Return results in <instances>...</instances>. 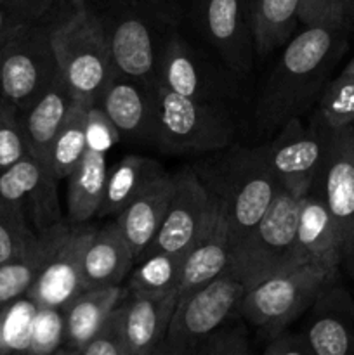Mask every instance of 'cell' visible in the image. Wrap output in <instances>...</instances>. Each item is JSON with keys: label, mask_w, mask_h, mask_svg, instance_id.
Returning <instances> with one entry per match:
<instances>
[{"label": "cell", "mask_w": 354, "mask_h": 355, "mask_svg": "<svg viewBox=\"0 0 354 355\" xmlns=\"http://www.w3.org/2000/svg\"><path fill=\"white\" fill-rule=\"evenodd\" d=\"M347 26L311 24L285 44L257 99L255 123L260 135H274L290 118H302L316 106L347 51Z\"/></svg>", "instance_id": "obj_1"}, {"label": "cell", "mask_w": 354, "mask_h": 355, "mask_svg": "<svg viewBox=\"0 0 354 355\" xmlns=\"http://www.w3.org/2000/svg\"><path fill=\"white\" fill-rule=\"evenodd\" d=\"M106 33L115 75L151 83L160 54L191 14V0H85Z\"/></svg>", "instance_id": "obj_2"}, {"label": "cell", "mask_w": 354, "mask_h": 355, "mask_svg": "<svg viewBox=\"0 0 354 355\" xmlns=\"http://www.w3.org/2000/svg\"><path fill=\"white\" fill-rule=\"evenodd\" d=\"M189 166L224 207L233 252L259 224L281 189L267 162L266 144H229L200 155Z\"/></svg>", "instance_id": "obj_3"}, {"label": "cell", "mask_w": 354, "mask_h": 355, "mask_svg": "<svg viewBox=\"0 0 354 355\" xmlns=\"http://www.w3.org/2000/svg\"><path fill=\"white\" fill-rule=\"evenodd\" d=\"M51 40L59 73L73 97L89 106L99 104L115 68L106 33L97 17L87 7H73L56 21Z\"/></svg>", "instance_id": "obj_4"}, {"label": "cell", "mask_w": 354, "mask_h": 355, "mask_svg": "<svg viewBox=\"0 0 354 355\" xmlns=\"http://www.w3.org/2000/svg\"><path fill=\"white\" fill-rule=\"evenodd\" d=\"M302 198L283 187L259 224L231 252L228 269L246 290L278 272L302 266L297 253V224Z\"/></svg>", "instance_id": "obj_5"}, {"label": "cell", "mask_w": 354, "mask_h": 355, "mask_svg": "<svg viewBox=\"0 0 354 355\" xmlns=\"http://www.w3.org/2000/svg\"><path fill=\"white\" fill-rule=\"evenodd\" d=\"M158 123V149L167 155H207L233 144L235 125L228 110L191 99L151 82Z\"/></svg>", "instance_id": "obj_6"}, {"label": "cell", "mask_w": 354, "mask_h": 355, "mask_svg": "<svg viewBox=\"0 0 354 355\" xmlns=\"http://www.w3.org/2000/svg\"><path fill=\"white\" fill-rule=\"evenodd\" d=\"M339 276L312 263L292 267L248 288L238 312L267 340L305 314L323 288Z\"/></svg>", "instance_id": "obj_7"}, {"label": "cell", "mask_w": 354, "mask_h": 355, "mask_svg": "<svg viewBox=\"0 0 354 355\" xmlns=\"http://www.w3.org/2000/svg\"><path fill=\"white\" fill-rule=\"evenodd\" d=\"M56 23L24 24L0 45V97L26 110L59 75L51 30Z\"/></svg>", "instance_id": "obj_8"}, {"label": "cell", "mask_w": 354, "mask_h": 355, "mask_svg": "<svg viewBox=\"0 0 354 355\" xmlns=\"http://www.w3.org/2000/svg\"><path fill=\"white\" fill-rule=\"evenodd\" d=\"M246 286L228 272L179 295L176 312L160 355H193L194 349L235 315L242 304Z\"/></svg>", "instance_id": "obj_9"}, {"label": "cell", "mask_w": 354, "mask_h": 355, "mask_svg": "<svg viewBox=\"0 0 354 355\" xmlns=\"http://www.w3.org/2000/svg\"><path fill=\"white\" fill-rule=\"evenodd\" d=\"M332 134L314 114L305 125L294 116L266 142L267 162L285 191L304 198L321 173Z\"/></svg>", "instance_id": "obj_10"}, {"label": "cell", "mask_w": 354, "mask_h": 355, "mask_svg": "<svg viewBox=\"0 0 354 355\" xmlns=\"http://www.w3.org/2000/svg\"><path fill=\"white\" fill-rule=\"evenodd\" d=\"M231 68H219L180 33L172 35L160 54L156 78L174 92L226 107L236 94Z\"/></svg>", "instance_id": "obj_11"}, {"label": "cell", "mask_w": 354, "mask_h": 355, "mask_svg": "<svg viewBox=\"0 0 354 355\" xmlns=\"http://www.w3.org/2000/svg\"><path fill=\"white\" fill-rule=\"evenodd\" d=\"M174 175L176 189L162 227L139 260L162 252H187L217 215L219 201L208 193L191 166H186Z\"/></svg>", "instance_id": "obj_12"}, {"label": "cell", "mask_w": 354, "mask_h": 355, "mask_svg": "<svg viewBox=\"0 0 354 355\" xmlns=\"http://www.w3.org/2000/svg\"><path fill=\"white\" fill-rule=\"evenodd\" d=\"M194 24L228 68L246 75L253 64L250 0H194Z\"/></svg>", "instance_id": "obj_13"}, {"label": "cell", "mask_w": 354, "mask_h": 355, "mask_svg": "<svg viewBox=\"0 0 354 355\" xmlns=\"http://www.w3.org/2000/svg\"><path fill=\"white\" fill-rule=\"evenodd\" d=\"M323 193L342 245V267L354 269V128L332 134L328 155L314 182Z\"/></svg>", "instance_id": "obj_14"}, {"label": "cell", "mask_w": 354, "mask_h": 355, "mask_svg": "<svg viewBox=\"0 0 354 355\" xmlns=\"http://www.w3.org/2000/svg\"><path fill=\"white\" fill-rule=\"evenodd\" d=\"M58 177L47 163L26 155L0 170V201L19 207L38 234L66 222L58 198Z\"/></svg>", "instance_id": "obj_15"}, {"label": "cell", "mask_w": 354, "mask_h": 355, "mask_svg": "<svg viewBox=\"0 0 354 355\" xmlns=\"http://www.w3.org/2000/svg\"><path fill=\"white\" fill-rule=\"evenodd\" d=\"M96 229L83 224H69L65 239L33 286L28 290L26 298L37 307L59 309L85 290L83 281V253L92 239Z\"/></svg>", "instance_id": "obj_16"}, {"label": "cell", "mask_w": 354, "mask_h": 355, "mask_svg": "<svg viewBox=\"0 0 354 355\" xmlns=\"http://www.w3.org/2000/svg\"><path fill=\"white\" fill-rule=\"evenodd\" d=\"M99 106L117 128L120 141L158 149V123L151 83L115 75Z\"/></svg>", "instance_id": "obj_17"}, {"label": "cell", "mask_w": 354, "mask_h": 355, "mask_svg": "<svg viewBox=\"0 0 354 355\" xmlns=\"http://www.w3.org/2000/svg\"><path fill=\"white\" fill-rule=\"evenodd\" d=\"M301 329L312 355H354V297L339 279L323 288Z\"/></svg>", "instance_id": "obj_18"}, {"label": "cell", "mask_w": 354, "mask_h": 355, "mask_svg": "<svg viewBox=\"0 0 354 355\" xmlns=\"http://www.w3.org/2000/svg\"><path fill=\"white\" fill-rule=\"evenodd\" d=\"M297 253L301 263H312L340 276L342 245L319 187L312 186L302 198L297 224Z\"/></svg>", "instance_id": "obj_19"}, {"label": "cell", "mask_w": 354, "mask_h": 355, "mask_svg": "<svg viewBox=\"0 0 354 355\" xmlns=\"http://www.w3.org/2000/svg\"><path fill=\"white\" fill-rule=\"evenodd\" d=\"M177 302L179 290L125 293L128 355H160Z\"/></svg>", "instance_id": "obj_20"}, {"label": "cell", "mask_w": 354, "mask_h": 355, "mask_svg": "<svg viewBox=\"0 0 354 355\" xmlns=\"http://www.w3.org/2000/svg\"><path fill=\"white\" fill-rule=\"evenodd\" d=\"M174 189H176V175L163 173L162 177L153 180L115 218L134 253L135 262L151 245L156 232L162 227Z\"/></svg>", "instance_id": "obj_21"}, {"label": "cell", "mask_w": 354, "mask_h": 355, "mask_svg": "<svg viewBox=\"0 0 354 355\" xmlns=\"http://www.w3.org/2000/svg\"><path fill=\"white\" fill-rule=\"evenodd\" d=\"M73 99L75 97L71 90L59 73L38 99H35L26 110L19 111L28 153L38 162L49 165L52 141L61 128Z\"/></svg>", "instance_id": "obj_22"}, {"label": "cell", "mask_w": 354, "mask_h": 355, "mask_svg": "<svg viewBox=\"0 0 354 355\" xmlns=\"http://www.w3.org/2000/svg\"><path fill=\"white\" fill-rule=\"evenodd\" d=\"M135 257L117 222L96 229L83 253V281L87 288L120 286L130 274Z\"/></svg>", "instance_id": "obj_23"}, {"label": "cell", "mask_w": 354, "mask_h": 355, "mask_svg": "<svg viewBox=\"0 0 354 355\" xmlns=\"http://www.w3.org/2000/svg\"><path fill=\"white\" fill-rule=\"evenodd\" d=\"M121 286L87 288L69 300L62 311V349L59 352L80 354L92 338L111 309L124 298Z\"/></svg>", "instance_id": "obj_24"}, {"label": "cell", "mask_w": 354, "mask_h": 355, "mask_svg": "<svg viewBox=\"0 0 354 355\" xmlns=\"http://www.w3.org/2000/svg\"><path fill=\"white\" fill-rule=\"evenodd\" d=\"M229 259H231V243H229L228 218H226L224 207L219 203V211L212 224L187 250L179 295L187 293L221 276L228 269Z\"/></svg>", "instance_id": "obj_25"}, {"label": "cell", "mask_w": 354, "mask_h": 355, "mask_svg": "<svg viewBox=\"0 0 354 355\" xmlns=\"http://www.w3.org/2000/svg\"><path fill=\"white\" fill-rule=\"evenodd\" d=\"M69 224L62 222L40 234L38 241L16 259L0 263V311L14 304L17 298L26 297L37 277L47 266L51 257L61 245L68 232Z\"/></svg>", "instance_id": "obj_26"}, {"label": "cell", "mask_w": 354, "mask_h": 355, "mask_svg": "<svg viewBox=\"0 0 354 355\" xmlns=\"http://www.w3.org/2000/svg\"><path fill=\"white\" fill-rule=\"evenodd\" d=\"M106 179V153L87 148L85 155L68 177V193H66L68 224H83L97 217L103 205Z\"/></svg>", "instance_id": "obj_27"}, {"label": "cell", "mask_w": 354, "mask_h": 355, "mask_svg": "<svg viewBox=\"0 0 354 355\" xmlns=\"http://www.w3.org/2000/svg\"><path fill=\"white\" fill-rule=\"evenodd\" d=\"M165 173L162 163L142 155H127L108 170L104 198L97 217H117L153 180Z\"/></svg>", "instance_id": "obj_28"}, {"label": "cell", "mask_w": 354, "mask_h": 355, "mask_svg": "<svg viewBox=\"0 0 354 355\" xmlns=\"http://www.w3.org/2000/svg\"><path fill=\"white\" fill-rule=\"evenodd\" d=\"M298 24V0H250L255 54L266 58L283 47Z\"/></svg>", "instance_id": "obj_29"}, {"label": "cell", "mask_w": 354, "mask_h": 355, "mask_svg": "<svg viewBox=\"0 0 354 355\" xmlns=\"http://www.w3.org/2000/svg\"><path fill=\"white\" fill-rule=\"evenodd\" d=\"M87 110H89V104L80 99H73L68 114L52 141L49 165L59 180L68 179L69 173L75 170L82 156L85 155Z\"/></svg>", "instance_id": "obj_30"}, {"label": "cell", "mask_w": 354, "mask_h": 355, "mask_svg": "<svg viewBox=\"0 0 354 355\" xmlns=\"http://www.w3.org/2000/svg\"><path fill=\"white\" fill-rule=\"evenodd\" d=\"M312 114L332 132L354 128V58L326 83Z\"/></svg>", "instance_id": "obj_31"}, {"label": "cell", "mask_w": 354, "mask_h": 355, "mask_svg": "<svg viewBox=\"0 0 354 355\" xmlns=\"http://www.w3.org/2000/svg\"><path fill=\"white\" fill-rule=\"evenodd\" d=\"M187 252L155 253L139 260L127 276L128 291H170L179 290L184 260Z\"/></svg>", "instance_id": "obj_32"}, {"label": "cell", "mask_w": 354, "mask_h": 355, "mask_svg": "<svg viewBox=\"0 0 354 355\" xmlns=\"http://www.w3.org/2000/svg\"><path fill=\"white\" fill-rule=\"evenodd\" d=\"M40 234L19 207L0 201V263L16 259L38 241Z\"/></svg>", "instance_id": "obj_33"}, {"label": "cell", "mask_w": 354, "mask_h": 355, "mask_svg": "<svg viewBox=\"0 0 354 355\" xmlns=\"http://www.w3.org/2000/svg\"><path fill=\"white\" fill-rule=\"evenodd\" d=\"M127 293V291H125ZM80 355H128L127 304L125 295L110 311L92 338L82 347Z\"/></svg>", "instance_id": "obj_34"}, {"label": "cell", "mask_w": 354, "mask_h": 355, "mask_svg": "<svg viewBox=\"0 0 354 355\" xmlns=\"http://www.w3.org/2000/svg\"><path fill=\"white\" fill-rule=\"evenodd\" d=\"M252 354L246 321L239 312L226 319L219 328H215L193 355H248Z\"/></svg>", "instance_id": "obj_35"}, {"label": "cell", "mask_w": 354, "mask_h": 355, "mask_svg": "<svg viewBox=\"0 0 354 355\" xmlns=\"http://www.w3.org/2000/svg\"><path fill=\"white\" fill-rule=\"evenodd\" d=\"M28 153L19 110L0 97V170L14 165Z\"/></svg>", "instance_id": "obj_36"}, {"label": "cell", "mask_w": 354, "mask_h": 355, "mask_svg": "<svg viewBox=\"0 0 354 355\" xmlns=\"http://www.w3.org/2000/svg\"><path fill=\"white\" fill-rule=\"evenodd\" d=\"M59 309L37 307L31 329V342L28 352H58V345H62V315L58 318Z\"/></svg>", "instance_id": "obj_37"}, {"label": "cell", "mask_w": 354, "mask_h": 355, "mask_svg": "<svg viewBox=\"0 0 354 355\" xmlns=\"http://www.w3.org/2000/svg\"><path fill=\"white\" fill-rule=\"evenodd\" d=\"M298 23L311 24H349L342 0H298Z\"/></svg>", "instance_id": "obj_38"}, {"label": "cell", "mask_w": 354, "mask_h": 355, "mask_svg": "<svg viewBox=\"0 0 354 355\" xmlns=\"http://www.w3.org/2000/svg\"><path fill=\"white\" fill-rule=\"evenodd\" d=\"M120 142L117 128L99 104L87 110V148L108 153Z\"/></svg>", "instance_id": "obj_39"}, {"label": "cell", "mask_w": 354, "mask_h": 355, "mask_svg": "<svg viewBox=\"0 0 354 355\" xmlns=\"http://www.w3.org/2000/svg\"><path fill=\"white\" fill-rule=\"evenodd\" d=\"M264 342H266V347L262 349L264 355H312L301 329L288 331V328H285Z\"/></svg>", "instance_id": "obj_40"}, {"label": "cell", "mask_w": 354, "mask_h": 355, "mask_svg": "<svg viewBox=\"0 0 354 355\" xmlns=\"http://www.w3.org/2000/svg\"><path fill=\"white\" fill-rule=\"evenodd\" d=\"M40 23V21L35 19L30 12H26L21 7L14 6L12 2H7V0H0V45L7 40L12 31H16L17 28L24 26V24H33Z\"/></svg>", "instance_id": "obj_41"}, {"label": "cell", "mask_w": 354, "mask_h": 355, "mask_svg": "<svg viewBox=\"0 0 354 355\" xmlns=\"http://www.w3.org/2000/svg\"><path fill=\"white\" fill-rule=\"evenodd\" d=\"M344 9H346V16L347 21L353 19L354 21V0H342Z\"/></svg>", "instance_id": "obj_42"}, {"label": "cell", "mask_w": 354, "mask_h": 355, "mask_svg": "<svg viewBox=\"0 0 354 355\" xmlns=\"http://www.w3.org/2000/svg\"><path fill=\"white\" fill-rule=\"evenodd\" d=\"M69 3H71L75 9H80V7H85V0H69Z\"/></svg>", "instance_id": "obj_43"}, {"label": "cell", "mask_w": 354, "mask_h": 355, "mask_svg": "<svg viewBox=\"0 0 354 355\" xmlns=\"http://www.w3.org/2000/svg\"><path fill=\"white\" fill-rule=\"evenodd\" d=\"M351 277H354V269H353V274H351Z\"/></svg>", "instance_id": "obj_44"}]
</instances>
